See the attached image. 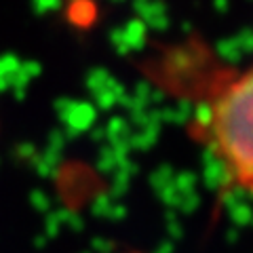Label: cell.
I'll use <instances>...</instances> for the list:
<instances>
[{
    "instance_id": "6da1fadb",
    "label": "cell",
    "mask_w": 253,
    "mask_h": 253,
    "mask_svg": "<svg viewBox=\"0 0 253 253\" xmlns=\"http://www.w3.org/2000/svg\"><path fill=\"white\" fill-rule=\"evenodd\" d=\"M201 137L226 184L253 196V61L207 99Z\"/></svg>"
}]
</instances>
